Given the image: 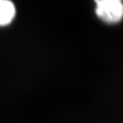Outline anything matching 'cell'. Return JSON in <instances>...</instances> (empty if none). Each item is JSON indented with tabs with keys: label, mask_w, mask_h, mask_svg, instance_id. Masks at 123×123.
Segmentation results:
<instances>
[{
	"label": "cell",
	"mask_w": 123,
	"mask_h": 123,
	"mask_svg": "<svg viewBox=\"0 0 123 123\" xmlns=\"http://www.w3.org/2000/svg\"><path fill=\"white\" fill-rule=\"evenodd\" d=\"M16 15V7L8 0H0V26H6L12 22Z\"/></svg>",
	"instance_id": "obj_2"
},
{
	"label": "cell",
	"mask_w": 123,
	"mask_h": 123,
	"mask_svg": "<svg viewBox=\"0 0 123 123\" xmlns=\"http://www.w3.org/2000/svg\"><path fill=\"white\" fill-rule=\"evenodd\" d=\"M95 12L102 21L107 23H116L123 17V4L120 0L95 1Z\"/></svg>",
	"instance_id": "obj_1"
}]
</instances>
